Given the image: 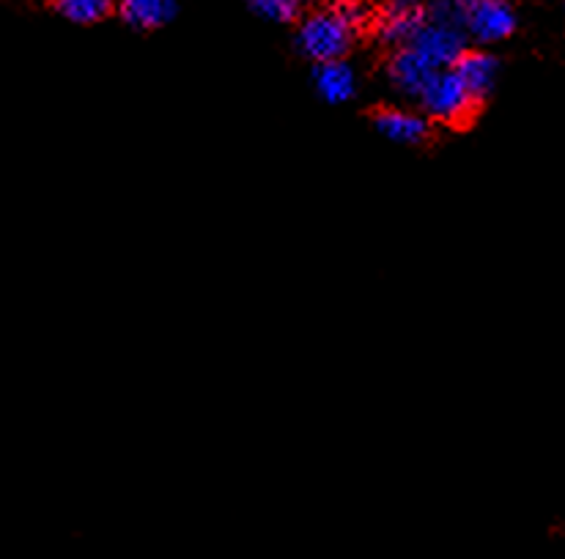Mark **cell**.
<instances>
[{"instance_id":"cell-1","label":"cell","mask_w":565,"mask_h":559,"mask_svg":"<svg viewBox=\"0 0 565 559\" xmlns=\"http://www.w3.org/2000/svg\"><path fill=\"white\" fill-rule=\"evenodd\" d=\"M374 6L335 3L305 11L294 31V50L313 66L347 61L363 31H371Z\"/></svg>"},{"instance_id":"cell-2","label":"cell","mask_w":565,"mask_h":559,"mask_svg":"<svg viewBox=\"0 0 565 559\" xmlns=\"http://www.w3.org/2000/svg\"><path fill=\"white\" fill-rule=\"evenodd\" d=\"M480 107L483 105L470 94L456 69L437 72L417 96V110L431 123H445V127H467Z\"/></svg>"},{"instance_id":"cell-3","label":"cell","mask_w":565,"mask_h":559,"mask_svg":"<svg viewBox=\"0 0 565 559\" xmlns=\"http://www.w3.org/2000/svg\"><path fill=\"white\" fill-rule=\"evenodd\" d=\"M461 28L475 44H500L513 36L519 14L511 3L502 0H470L461 3Z\"/></svg>"},{"instance_id":"cell-4","label":"cell","mask_w":565,"mask_h":559,"mask_svg":"<svg viewBox=\"0 0 565 559\" xmlns=\"http://www.w3.org/2000/svg\"><path fill=\"white\" fill-rule=\"evenodd\" d=\"M426 22H428V6L404 3V0H401V3H387L374 11L371 31H374L379 42L387 44L390 50H398L415 42L417 33L426 28Z\"/></svg>"},{"instance_id":"cell-5","label":"cell","mask_w":565,"mask_h":559,"mask_svg":"<svg viewBox=\"0 0 565 559\" xmlns=\"http://www.w3.org/2000/svg\"><path fill=\"white\" fill-rule=\"evenodd\" d=\"M371 123L384 140L395 146H423L431 140L434 123L417 107L390 105L371 112Z\"/></svg>"},{"instance_id":"cell-6","label":"cell","mask_w":565,"mask_h":559,"mask_svg":"<svg viewBox=\"0 0 565 559\" xmlns=\"http://www.w3.org/2000/svg\"><path fill=\"white\" fill-rule=\"evenodd\" d=\"M437 72V66H434L420 50L412 47V44L390 50L387 66H384V75H387V83L393 86V92L415 101Z\"/></svg>"},{"instance_id":"cell-7","label":"cell","mask_w":565,"mask_h":559,"mask_svg":"<svg viewBox=\"0 0 565 559\" xmlns=\"http://www.w3.org/2000/svg\"><path fill=\"white\" fill-rule=\"evenodd\" d=\"M459 72V77L465 80V86L470 88V94L475 99L483 105L491 94H494L497 83H500V58L494 53L483 47L467 50L465 55L459 58V64L454 66Z\"/></svg>"},{"instance_id":"cell-8","label":"cell","mask_w":565,"mask_h":559,"mask_svg":"<svg viewBox=\"0 0 565 559\" xmlns=\"http://www.w3.org/2000/svg\"><path fill=\"white\" fill-rule=\"evenodd\" d=\"M310 83H313V92L319 94V99L327 101V105H347V101L358 96L360 88V77L349 61H332V64L313 66Z\"/></svg>"},{"instance_id":"cell-9","label":"cell","mask_w":565,"mask_h":559,"mask_svg":"<svg viewBox=\"0 0 565 559\" xmlns=\"http://www.w3.org/2000/svg\"><path fill=\"white\" fill-rule=\"evenodd\" d=\"M116 14L127 28L146 33L160 31L168 22L177 20L179 6L171 3V0H129V3L118 6Z\"/></svg>"},{"instance_id":"cell-10","label":"cell","mask_w":565,"mask_h":559,"mask_svg":"<svg viewBox=\"0 0 565 559\" xmlns=\"http://www.w3.org/2000/svg\"><path fill=\"white\" fill-rule=\"evenodd\" d=\"M53 11L64 17L66 22H75V25H96V22L116 14V6L107 3V0H64V3H55Z\"/></svg>"},{"instance_id":"cell-11","label":"cell","mask_w":565,"mask_h":559,"mask_svg":"<svg viewBox=\"0 0 565 559\" xmlns=\"http://www.w3.org/2000/svg\"><path fill=\"white\" fill-rule=\"evenodd\" d=\"M250 11L262 17L264 22H275V25H291L305 17V6L294 3V0H256Z\"/></svg>"}]
</instances>
